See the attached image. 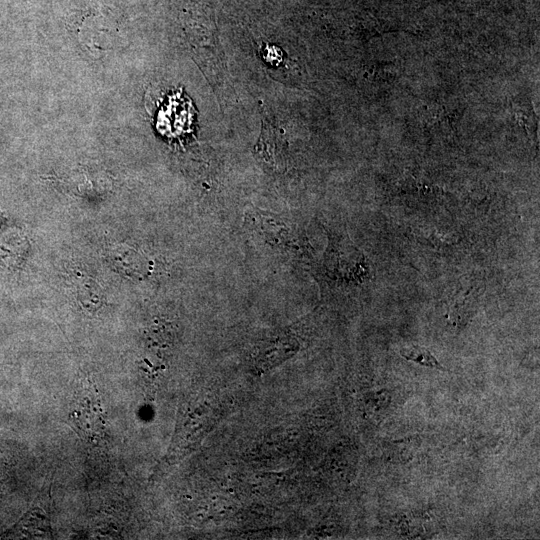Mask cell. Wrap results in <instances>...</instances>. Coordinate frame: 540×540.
I'll list each match as a JSON object with an SVG mask.
<instances>
[{
	"label": "cell",
	"mask_w": 540,
	"mask_h": 540,
	"mask_svg": "<svg viewBox=\"0 0 540 540\" xmlns=\"http://www.w3.org/2000/svg\"><path fill=\"white\" fill-rule=\"evenodd\" d=\"M69 419L82 438L91 444H100L106 436V418L99 394L88 380L74 395Z\"/></svg>",
	"instance_id": "6da1fadb"
},
{
	"label": "cell",
	"mask_w": 540,
	"mask_h": 540,
	"mask_svg": "<svg viewBox=\"0 0 540 540\" xmlns=\"http://www.w3.org/2000/svg\"><path fill=\"white\" fill-rule=\"evenodd\" d=\"M10 537L45 538L51 536L50 523L44 512L33 509L27 512L11 529L4 534Z\"/></svg>",
	"instance_id": "7a4b0ae2"
},
{
	"label": "cell",
	"mask_w": 540,
	"mask_h": 540,
	"mask_svg": "<svg viewBox=\"0 0 540 540\" xmlns=\"http://www.w3.org/2000/svg\"><path fill=\"white\" fill-rule=\"evenodd\" d=\"M257 147L263 155L270 153L271 159L277 162L278 155H281L285 151L286 142L282 138V134L278 131V128L264 119L262 121L261 134Z\"/></svg>",
	"instance_id": "3957f363"
},
{
	"label": "cell",
	"mask_w": 540,
	"mask_h": 540,
	"mask_svg": "<svg viewBox=\"0 0 540 540\" xmlns=\"http://www.w3.org/2000/svg\"><path fill=\"white\" fill-rule=\"evenodd\" d=\"M400 354L407 360L438 370H445L435 356L425 347L413 345L400 350Z\"/></svg>",
	"instance_id": "277c9868"
}]
</instances>
